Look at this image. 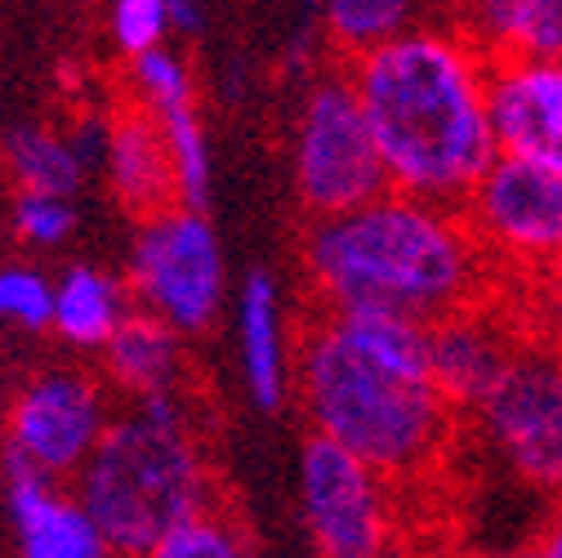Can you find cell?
<instances>
[{
  "label": "cell",
  "instance_id": "cell-1",
  "mask_svg": "<svg viewBox=\"0 0 562 558\" xmlns=\"http://www.w3.org/2000/svg\"><path fill=\"white\" fill-rule=\"evenodd\" d=\"M295 371L313 434L389 482L429 473L456 438V411L429 376V326L384 313H322Z\"/></svg>",
  "mask_w": 562,
  "mask_h": 558
},
{
  "label": "cell",
  "instance_id": "cell-2",
  "mask_svg": "<svg viewBox=\"0 0 562 558\" xmlns=\"http://www.w3.org/2000/svg\"><path fill=\"white\" fill-rule=\"evenodd\" d=\"M389 192L456 205L496 161L486 116V58L451 23H411L348 63Z\"/></svg>",
  "mask_w": 562,
  "mask_h": 558
},
{
  "label": "cell",
  "instance_id": "cell-3",
  "mask_svg": "<svg viewBox=\"0 0 562 558\" xmlns=\"http://www.w3.org/2000/svg\"><path fill=\"white\" fill-rule=\"evenodd\" d=\"M304 272L322 313H384L434 326L486 295V259L460 211L384 192L304 228Z\"/></svg>",
  "mask_w": 562,
  "mask_h": 558
},
{
  "label": "cell",
  "instance_id": "cell-4",
  "mask_svg": "<svg viewBox=\"0 0 562 558\" xmlns=\"http://www.w3.org/2000/svg\"><path fill=\"white\" fill-rule=\"evenodd\" d=\"M86 518L116 558H148L170 532L215 510L201 429L183 398L130 402L77 473Z\"/></svg>",
  "mask_w": 562,
  "mask_h": 558
},
{
  "label": "cell",
  "instance_id": "cell-5",
  "mask_svg": "<svg viewBox=\"0 0 562 558\" xmlns=\"http://www.w3.org/2000/svg\"><path fill=\"white\" fill-rule=\"evenodd\" d=\"M291 170L300 205L313 220L358 211L389 192L362 103L344 72H326L308 86L291 134Z\"/></svg>",
  "mask_w": 562,
  "mask_h": 558
},
{
  "label": "cell",
  "instance_id": "cell-6",
  "mask_svg": "<svg viewBox=\"0 0 562 558\" xmlns=\"http://www.w3.org/2000/svg\"><path fill=\"white\" fill-rule=\"evenodd\" d=\"M125 291L138 300V313L157 317L175 335H196L215 322L228 291V268L205 211L170 205L138 224Z\"/></svg>",
  "mask_w": 562,
  "mask_h": 558
},
{
  "label": "cell",
  "instance_id": "cell-7",
  "mask_svg": "<svg viewBox=\"0 0 562 558\" xmlns=\"http://www.w3.org/2000/svg\"><path fill=\"white\" fill-rule=\"evenodd\" d=\"M473 421L522 487L562 496V348L531 335Z\"/></svg>",
  "mask_w": 562,
  "mask_h": 558
},
{
  "label": "cell",
  "instance_id": "cell-8",
  "mask_svg": "<svg viewBox=\"0 0 562 558\" xmlns=\"http://www.w3.org/2000/svg\"><path fill=\"white\" fill-rule=\"evenodd\" d=\"M460 220L473 233L486 268H505L531 282L536 272L562 259V179L496 157L460 201Z\"/></svg>",
  "mask_w": 562,
  "mask_h": 558
},
{
  "label": "cell",
  "instance_id": "cell-9",
  "mask_svg": "<svg viewBox=\"0 0 562 558\" xmlns=\"http://www.w3.org/2000/svg\"><path fill=\"white\" fill-rule=\"evenodd\" d=\"M300 510L322 558H380L397 536L393 482L317 434L300 447Z\"/></svg>",
  "mask_w": 562,
  "mask_h": 558
},
{
  "label": "cell",
  "instance_id": "cell-10",
  "mask_svg": "<svg viewBox=\"0 0 562 558\" xmlns=\"http://www.w3.org/2000/svg\"><path fill=\"white\" fill-rule=\"evenodd\" d=\"M112 415V393L99 376L77 367L41 371L19 389L5 415L10 460L58 487L63 478H77L86 469Z\"/></svg>",
  "mask_w": 562,
  "mask_h": 558
},
{
  "label": "cell",
  "instance_id": "cell-11",
  "mask_svg": "<svg viewBox=\"0 0 562 558\" xmlns=\"http://www.w3.org/2000/svg\"><path fill=\"white\" fill-rule=\"evenodd\" d=\"M531 339L518 313L473 300L429 326V376L451 411H477Z\"/></svg>",
  "mask_w": 562,
  "mask_h": 558
},
{
  "label": "cell",
  "instance_id": "cell-12",
  "mask_svg": "<svg viewBox=\"0 0 562 558\" xmlns=\"http://www.w3.org/2000/svg\"><path fill=\"white\" fill-rule=\"evenodd\" d=\"M496 157L562 179V63H486Z\"/></svg>",
  "mask_w": 562,
  "mask_h": 558
},
{
  "label": "cell",
  "instance_id": "cell-13",
  "mask_svg": "<svg viewBox=\"0 0 562 558\" xmlns=\"http://www.w3.org/2000/svg\"><path fill=\"white\" fill-rule=\"evenodd\" d=\"M5 487L19 532V558H116L72 496L10 456H5Z\"/></svg>",
  "mask_w": 562,
  "mask_h": 558
},
{
  "label": "cell",
  "instance_id": "cell-14",
  "mask_svg": "<svg viewBox=\"0 0 562 558\" xmlns=\"http://www.w3.org/2000/svg\"><path fill=\"white\" fill-rule=\"evenodd\" d=\"M103 170L112 192L121 197L125 211H134L138 220H153L179 201L175 197V170H170V153L166 138L157 130V121L138 108V103H121L112 116H103Z\"/></svg>",
  "mask_w": 562,
  "mask_h": 558
},
{
  "label": "cell",
  "instance_id": "cell-15",
  "mask_svg": "<svg viewBox=\"0 0 562 558\" xmlns=\"http://www.w3.org/2000/svg\"><path fill=\"white\" fill-rule=\"evenodd\" d=\"M237 358H241L246 393L263 411L286 406L295 358H291V335H286L281 282L268 268H255L241 282V300H237Z\"/></svg>",
  "mask_w": 562,
  "mask_h": 558
},
{
  "label": "cell",
  "instance_id": "cell-16",
  "mask_svg": "<svg viewBox=\"0 0 562 558\" xmlns=\"http://www.w3.org/2000/svg\"><path fill=\"white\" fill-rule=\"evenodd\" d=\"M103 376L116 393L130 402H148V398H175L188 371V348L183 335L161 326L148 313H125L116 335L103 344Z\"/></svg>",
  "mask_w": 562,
  "mask_h": 558
},
{
  "label": "cell",
  "instance_id": "cell-17",
  "mask_svg": "<svg viewBox=\"0 0 562 558\" xmlns=\"http://www.w3.org/2000/svg\"><path fill=\"white\" fill-rule=\"evenodd\" d=\"M456 27L486 63H562V0H482L460 10Z\"/></svg>",
  "mask_w": 562,
  "mask_h": 558
},
{
  "label": "cell",
  "instance_id": "cell-18",
  "mask_svg": "<svg viewBox=\"0 0 562 558\" xmlns=\"http://www.w3.org/2000/svg\"><path fill=\"white\" fill-rule=\"evenodd\" d=\"M125 282L108 268L94 264H72L58 282H54V309H49V331L81 348V354H103V344L116 335V326L125 322L130 304H125Z\"/></svg>",
  "mask_w": 562,
  "mask_h": 558
},
{
  "label": "cell",
  "instance_id": "cell-19",
  "mask_svg": "<svg viewBox=\"0 0 562 558\" xmlns=\"http://www.w3.org/2000/svg\"><path fill=\"white\" fill-rule=\"evenodd\" d=\"M5 170L14 179L19 192L32 197H63L72 201V192L86 183V157L77 153L72 134L67 130H49V125H14L5 148Z\"/></svg>",
  "mask_w": 562,
  "mask_h": 558
},
{
  "label": "cell",
  "instance_id": "cell-20",
  "mask_svg": "<svg viewBox=\"0 0 562 558\" xmlns=\"http://www.w3.org/2000/svg\"><path fill=\"white\" fill-rule=\"evenodd\" d=\"M411 23H415V5H406V0H330L322 10V32L335 45V54H344L348 63L389 45Z\"/></svg>",
  "mask_w": 562,
  "mask_h": 558
},
{
  "label": "cell",
  "instance_id": "cell-21",
  "mask_svg": "<svg viewBox=\"0 0 562 558\" xmlns=\"http://www.w3.org/2000/svg\"><path fill=\"white\" fill-rule=\"evenodd\" d=\"M130 72H134V94H138L134 103L144 108L148 116L170 112V108H183V103H196V86H192L188 63L170 45L166 49H153L144 58H134Z\"/></svg>",
  "mask_w": 562,
  "mask_h": 558
},
{
  "label": "cell",
  "instance_id": "cell-22",
  "mask_svg": "<svg viewBox=\"0 0 562 558\" xmlns=\"http://www.w3.org/2000/svg\"><path fill=\"white\" fill-rule=\"evenodd\" d=\"M148 558H255L241 527L215 505L210 514L183 523L179 532H170Z\"/></svg>",
  "mask_w": 562,
  "mask_h": 558
},
{
  "label": "cell",
  "instance_id": "cell-23",
  "mask_svg": "<svg viewBox=\"0 0 562 558\" xmlns=\"http://www.w3.org/2000/svg\"><path fill=\"white\" fill-rule=\"evenodd\" d=\"M49 309H54V282L41 268L27 264L0 268V326L49 331Z\"/></svg>",
  "mask_w": 562,
  "mask_h": 558
},
{
  "label": "cell",
  "instance_id": "cell-24",
  "mask_svg": "<svg viewBox=\"0 0 562 558\" xmlns=\"http://www.w3.org/2000/svg\"><path fill=\"white\" fill-rule=\"evenodd\" d=\"M166 0H116L112 5V41L130 63L153 49H166Z\"/></svg>",
  "mask_w": 562,
  "mask_h": 558
},
{
  "label": "cell",
  "instance_id": "cell-25",
  "mask_svg": "<svg viewBox=\"0 0 562 558\" xmlns=\"http://www.w3.org/2000/svg\"><path fill=\"white\" fill-rule=\"evenodd\" d=\"M77 228V205L63 197H32L19 192L14 197V233L27 246H58Z\"/></svg>",
  "mask_w": 562,
  "mask_h": 558
},
{
  "label": "cell",
  "instance_id": "cell-26",
  "mask_svg": "<svg viewBox=\"0 0 562 558\" xmlns=\"http://www.w3.org/2000/svg\"><path fill=\"white\" fill-rule=\"evenodd\" d=\"M527 331L553 348H562V259H553L544 272L527 282Z\"/></svg>",
  "mask_w": 562,
  "mask_h": 558
},
{
  "label": "cell",
  "instance_id": "cell-27",
  "mask_svg": "<svg viewBox=\"0 0 562 558\" xmlns=\"http://www.w3.org/2000/svg\"><path fill=\"white\" fill-rule=\"evenodd\" d=\"M166 23H170V32H179V36H201L205 23H210V10L192 5V0H166Z\"/></svg>",
  "mask_w": 562,
  "mask_h": 558
},
{
  "label": "cell",
  "instance_id": "cell-28",
  "mask_svg": "<svg viewBox=\"0 0 562 558\" xmlns=\"http://www.w3.org/2000/svg\"><path fill=\"white\" fill-rule=\"evenodd\" d=\"M544 558H562V510L544 523V536H540V545H536Z\"/></svg>",
  "mask_w": 562,
  "mask_h": 558
},
{
  "label": "cell",
  "instance_id": "cell-29",
  "mask_svg": "<svg viewBox=\"0 0 562 558\" xmlns=\"http://www.w3.org/2000/svg\"><path fill=\"white\" fill-rule=\"evenodd\" d=\"M456 558H544L536 545H509V549H473V554H456Z\"/></svg>",
  "mask_w": 562,
  "mask_h": 558
},
{
  "label": "cell",
  "instance_id": "cell-30",
  "mask_svg": "<svg viewBox=\"0 0 562 558\" xmlns=\"http://www.w3.org/2000/svg\"><path fill=\"white\" fill-rule=\"evenodd\" d=\"M380 558H389V554H380Z\"/></svg>",
  "mask_w": 562,
  "mask_h": 558
}]
</instances>
